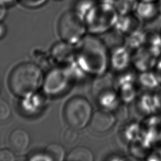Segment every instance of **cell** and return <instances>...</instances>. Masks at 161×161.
<instances>
[{
    "label": "cell",
    "mask_w": 161,
    "mask_h": 161,
    "mask_svg": "<svg viewBox=\"0 0 161 161\" xmlns=\"http://www.w3.org/2000/svg\"><path fill=\"white\" fill-rule=\"evenodd\" d=\"M142 20L135 13L119 15L114 28L118 34L125 36L134 31L142 28Z\"/></svg>",
    "instance_id": "obj_9"
},
{
    "label": "cell",
    "mask_w": 161,
    "mask_h": 161,
    "mask_svg": "<svg viewBox=\"0 0 161 161\" xmlns=\"http://www.w3.org/2000/svg\"><path fill=\"white\" fill-rule=\"evenodd\" d=\"M45 152L52 160L62 161L65 158V150L58 143H53L48 145L46 148Z\"/></svg>",
    "instance_id": "obj_21"
},
{
    "label": "cell",
    "mask_w": 161,
    "mask_h": 161,
    "mask_svg": "<svg viewBox=\"0 0 161 161\" xmlns=\"http://www.w3.org/2000/svg\"><path fill=\"white\" fill-rule=\"evenodd\" d=\"M158 7H159V10H160V13L161 14V0H158Z\"/></svg>",
    "instance_id": "obj_32"
},
{
    "label": "cell",
    "mask_w": 161,
    "mask_h": 161,
    "mask_svg": "<svg viewBox=\"0 0 161 161\" xmlns=\"http://www.w3.org/2000/svg\"><path fill=\"white\" fill-rule=\"evenodd\" d=\"M116 117L111 111L99 110L91 117L90 126L91 130L97 133H103L111 130L116 122Z\"/></svg>",
    "instance_id": "obj_8"
},
{
    "label": "cell",
    "mask_w": 161,
    "mask_h": 161,
    "mask_svg": "<svg viewBox=\"0 0 161 161\" xmlns=\"http://www.w3.org/2000/svg\"><path fill=\"white\" fill-rule=\"evenodd\" d=\"M92 106L86 98L74 97L67 101L64 108V117L70 127L79 130L90 122Z\"/></svg>",
    "instance_id": "obj_3"
},
{
    "label": "cell",
    "mask_w": 161,
    "mask_h": 161,
    "mask_svg": "<svg viewBox=\"0 0 161 161\" xmlns=\"http://www.w3.org/2000/svg\"><path fill=\"white\" fill-rule=\"evenodd\" d=\"M142 21H152L160 14L157 1H139L135 13Z\"/></svg>",
    "instance_id": "obj_10"
},
{
    "label": "cell",
    "mask_w": 161,
    "mask_h": 161,
    "mask_svg": "<svg viewBox=\"0 0 161 161\" xmlns=\"http://www.w3.org/2000/svg\"><path fill=\"white\" fill-rule=\"evenodd\" d=\"M137 83L145 91H155L161 85L153 70L139 72L138 75H137Z\"/></svg>",
    "instance_id": "obj_14"
},
{
    "label": "cell",
    "mask_w": 161,
    "mask_h": 161,
    "mask_svg": "<svg viewBox=\"0 0 161 161\" xmlns=\"http://www.w3.org/2000/svg\"><path fill=\"white\" fill-rule=\"evenodd\" d=\"M48 0H18V3L24 8L34 9L45 5Z\"/></svg>",
    "instance_id": "obj_22"
},
{
    "label": "cell",
    "mask_w": 161,
    "mask_h": 161,
    "mask_svg": "<svg viewBox=\"0 0 161 161\" xmlns=\"http://www.w3.org/2000/svg\"><path fill=\"white\" fill-rule=\"evenodd\" d=\"M158 94V96H159V97H160V104H161V88L157 91Z\"/></svg>",
    "instance_id": "obj_33"
},
{
    "label": "cell",
    "mask_w": 161,
    "mask_h": 161,
    "mask_svg": "<svg viewBox=\"0 0 161 161\" xmlns=\"http://www.w3.org/2000/svg\"><path fill=\"white\" fill-rule=\"evenodd\" d=\"M86 28L84 18L72 9L65 11L58 23V30L61 38L71 43L80 40Z\"/></svg>",
    "instance_id": "obj_4"
},
{
    "label": "cell",
    "mask_w": 161,
    "mask_h": 161,
    "mask_svg": "<svg viewBox=\"0 0 161 161\" xmlns=\"http://www.w3.org/2000/svg\"><path fill=\"white\" fill-rule=\"evenodd\" d=\"M79 137V133L77 131V129L70 127L67 129L64 135V141L69 144L74 143Z\"/></svg>",
    "instance_id": "obj_24"
},
{
    "label": "cell",
    "mask_w": 161,
    "mask_h": 161,
    "mask_svg": "<svg viewBox=\"0 0 161 161\" xmlns=\"http://www.w3.org/2000/svg\"><path fill=\"white\" fill-rule=\"evenodd\" d=\"M53 1H62V0H53Z\"/></svg>",
    "instance_id": "obj_35"
},
{
    "label": "cell",
    "mask_w": 161,
    "mask_h": 161,
    "mask_svg": "<svg viewBox=\"0 0 161 161\" xmlns=\"http://www.w3.org/2000/svg\"><path fill=\"white\" fill-rule=\"evenodd\" d=\"M6 28L5 25L2 22H0V38H1L6 33Z\"/></svg>",
    "instance_id": "obj_30"
},
{
    "label": "cell",
    "mask_w": 161,
    "mask_h": 161,
    "mask_svg": "<svg viewBox=\"0 0 161 161\" xmlns=\"http://www.w3.org/2000/svg\"><path fill=\"white\" fill-rule=\"evenodd\" d=\"M138 83L125 84L117 87L118 93L122 103L128 104L136 101L138 96Z\"/></svg>",
    "instance_id": "obj_15"
},
{
    "label": "cell",
    "mask_w": 161,
    "mask_h": 161,
    "mask_svg": "<svg viewBox=\"0 0 161 161\" xmlns=\"http://www.w3.org/2000/svg\"><path fill=\"white\" fill-rule=\"evenodd\" d=\"M138 111L145 117L161 113V104L157 91H146L139 95L136 99Z\"/></svg>",
    "instance_id": "obj_5"
},
{
    "label": "cell",
    "mask_w": 161,
    "mask_h": 161,
    "mask_svg": "<svg viewBox=\"0 0 161 161\" xmlns=\"http://www.w3.org/2000/svg\"><path fill=\"white\" fill-rule=\"evenodd\" d=\"M153 70L156 73V74L160 80V82L161 84V55L158 58L156 65H155Z\"/></svg>",
    "instance_id": "obj_27"
},
{
    "label": "cell",
    "mask_w": 161,
    "mask_h": 161,
    "mask_svg": "<svg viewBox=\"0 0 161 161\" xmlns=\"http://www.w3.org/2000/svg\"><path fill=\"white\" fill-rule=\"evenodd\" d=\"M16 3H18V0H0V4L8 8L14 6Z\"/></svg>",
    "instance_id": "obj_28"
},
{
    "label": "cell",
    "mask_w": 161,
    "mask_h": 161,
    "mask_svg": "<svg viewBox=\"0 0 161 161\" xmlns=\"http://www.w3.org/2000/svg\"><path fill=\"white\" fill-rule=\"evenodd\" d=\"M11 114V108L6 101L0 98V123L6 121Z\"/></svg>",
    "instance_id": "obj_23"
},
{
    "label": "cell",
    "mask_w": 161,
    "mask_h": 161,
    "mask_svg": "<svg viewBox=\"0 0 161 161\" xmlns=\"http://www.w3.org/2000/svg\"><path fill=\"white\" fill-rule=\"evenodd\" d=\"M8 13V8L0 4V22L6 18Z\"/></svg>",
    "instance_id": "obj_29"
},
{
    "label": "cell",
    "mask_w": 161,
    "mask_h": 161,
    "mask_svg": "<svg viewBox=\"0 0 161 161\" xmlns=\"http://www.w3.org/2000/svg\"><path fill=\"white\" fill-rule=\"evenodd\" d=\"M119 14L113 4L98 2L85 16L86 27L94 32L103 33L114 28Z\"/></svg>",
    "instance_id": "obj_2"
},
{
    "label": "cell",
    "mask_w": 161,
    "mask_h": 161,
    "mask_svg": "<svg viewBox=\"0 0 161 161\" xmlns=\"http://www.w3.org/2000/svg\"><path fill=\"white\" fill-rule=\"evenodd\" d=\"M30 138L28 133L23 129L13 130L9 136V146L16 152L25 151L29 146Z\"/></svg>",
    "instance_id": "obj_12"
},
{
    "label": "cell",
    "mask_w": 161,
    "mask_h": 161,
    "mask_svg": "<svg viewBox=\"0 0 161 161\" xmlns=\"http://www.w3.org/2000/svg\"><path fill=\"white\" fill-rule=\"evenodd\" d=\"M147 47L158 57L161 55V31L148 33Z\"/></svg>",
    "instance_id": "obj_20"
},
{
    "label": "cell",
    "mask_w": 161,
    "mask_h": 161,
    "mask_svg": "<svg viewBox=\"0 0 161 161\" xmlns=\"http://www.w3.org/2000/svg\"><path fill=\"white\" fill-rule=\"evenodd\" d=\"M97 3V0H74L72 9L84 18Z\"/></svg>",
    "instance_id": "obj_19"
},
{
    "label": "cell",
    "mask_w": 161,
    "mask_h": 161,
    "mask_svg": "<svg viewBox=\"0 0 161 161\" xmlns=\"http://www.w3.org/2000/svg\"><path fill=\"white\" fill-rule=\"evenodd\" d=\"M158 58L146 45L133 52L131 65L139 72L153 70Z\"/></svg>",
    "instance_id": "obj_6"
},
{
    "label": "cell",
    "mask_w": 161,
    "mask_h": 161,
    "mask_svg": "<svg viewBox=\"0 0 161 161\" xmlns=\"http://www.w3.org/2000/svg\"><path fill=\"white\" fill-rule=\"evenodd\" d=\"M124 37L123 44L131 51L134 52L147 45L148 32L140 28L125 35Z\"/></svg>",
    "instance_id": "obj_11"
},
{
    "label": "cell",
    "mask_w": 161,
    "mask_h": 161,
    "mask_svg": "<svg viewBox=\"0 0 161 161\" xmlns=\"http://www.w3.org/2000/svg\"><path fill=\"white\" fill-rule=\"evenodd\" d=\"M43 82L41 69L33 63H23L11 72L9 84L11 91L17 96L25 97L33 94Z\"/></svg>",
    "instance_id": "obj_1"
},
{
    "label": "cell",
    "mask_w": 161,
    "mask_h": 161,
    "mask_svg": "<svg viewBox=\"0 0 161 161\" xmlns=\"http://www.w3.org/2000/svg\"><path fill=\"white\" fill-rule=\"evenodd\" d=\"M15 157L12 151L8 149L0 150V161H14Z\"/></svg>",
    "instance_id": "obj_25"
},
{
    "label": "cell",
    "mask_w": 161,
    "mask_h": 161,
    "mask_svg": "<svg viewBox=\"0 0 161 161\" xmlns=\"http://www.w3.org/2000/svg\"><path fill=\"white\" fill-rule=\"evenodd\" d=\"M94 156L92 152L84 147H77L72 149L67 155L68 161H92Z\"/></svg>",
    "instance_id": "obj_16"
},
{
    "label": "cell",
    "mask_w": 161,
    "mask_h": 161,
    "mask_svg": "<svg viewBox=\"0 0 161 161\" xmlns=\"http://www.w3.org/2000/svg\"><path fill=\"white\" fill-rule=\"evenodd\" d=\"M143 133L142 124L131 122L126 125L124 129V136L127 142L131 143L140 139Z\"/></svg>",
    "instance_id": "obj_18"
},
{
    "label": "cell",
    "mask_w": 161,
    "mask_h": 161,
    "mask_svg": "<svg viewBox=\"0 0 161 161\" xmlns=\"http://www.w3.org/2000/svg\"><path fill=\"white\" fill-rule=\"evenodd\" d=\"M147 158V160H161V147H158L155 150H151L149 155Z\"/></svg>",
    "instance_id": "obj_26"
},
{
    "label": "cell",
    "mask_w": 161,
    "mask_h": 161,
    "mask_svg": "<svg viewBox=\"0 0 161 161\" xmlns=\"http://www.w3.org/2000/svg\"><path fill=\"white\" fill-rule=\"evenodd\" d=\"M97 2H102V3H109L113 4L114 0H97Z\"/></svg>",
    "instance_id": "obj_31"
},
{
    "label": "cell",
    "mask_w": 161,
    "mask_h": 161,
    "mask_svg": "<svg viewBox=\"0 0 161 161\" xmlns=\"http://www.w3.org/2000/svg\"><path fill=\"white\" fill-rule=\"evenodd\" d=\"M139 0H114L113 6L119 15L135 13Z\"/></svg>",
    "instance_id": "obj_17"
},
{
    "label": "cell",
    "mask_w": 161,
    "mask_h": 161,
    "mask_svg": "<svg viewBox=\"0 0 161 161\" xmlns=\"http://www.w3.org/2000/svg\"><path fill=\"white\" fill-rule=\"evenodd\" d=\"M131 60V51L124 44L115 47L109 55V64L118 73L129 69Z\"/></svg>",
    "instance_id": "obj_7"
},
{
    "label": "cell",
    "mask_w": 161,
    "mask_h": 161,
    "mask_svg": "<svg viewBox=\"0 0 161 161\" xmlns=\"http://www.w3.org/2000/svg\"><path fill=\"white\" fill-rule=\"evenodd\" d=\"M100 103L105 110L115 111L121 103L118 93L112 87H108L100 97Z\"/></svg>",
    "instance_id": "obj_13"
},
{
    "label": "cell",
    "mask_w": 161,
    "mask_h": 161,
    "mask_svg": "<svg viewBox=\"0 0 161 161\" xmlns=\"http://www.w3.org/2000/svg\"><path fill=\"white\" fill-rule=\"evenodd\" d=\"M140 1H157L158 0H139Z\"/></svg>",
    "instance_id": "obj_34"
}]
</instances>
